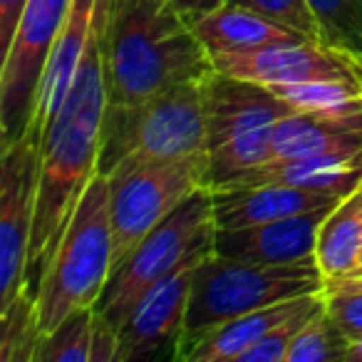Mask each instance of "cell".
<instances>
[{
    "mask_svg": "<svg viewBox=\"0 0 362 362\" xmlns=\"http://www.w3.org/2000/svg\"><path fill=\"white\" fill-rule=\"evenodd\" d=\"M107 112V87L102 70L100 16L87 55L60 112L42 134L40 179L35 221L25 263V288L37 293L75 209L90 181L100 174V141Z\"/></svg>",
    "mask_w": 362,
    "mask_h": 362,
    "instance_id": "cell-1",
    "label": "cell"
},
{
    "mask_svg": "<svg viewBox=\"0 0 362 362\" xmlns=\"http://www.w3.org/2000/svg\"><path fill=\"white\" fill-rule=\"evenodd\" d=\"M107 105H139L214 72L211 52L171 0H97Z\"/></svg>",
    "mask_w": 362,
    "mask_h": 362,
    "instance_id": "cell-2",
    "label": "cell"
},
{
    "mask_svg": "<svg viewBox=\"0 0 362 362\" xmlns=\"http://www.w3.org/2000/svg\"><path fill=\"white\" fill-rule=\"evenodd\" d=\"M206 151L204 80L171 87L139 105L110 107L100 141V174Z\"/></svg>",
    "mask_w": 362,
    "mask_h": 362,
    "instance_id": "cell-3",
    "label": "cell"
},
{
    "mask_svg": "<svg viewBox=\"0 0 362 362\" xmlns=\"http://www.w3.org/2000/svg\"><path fill=\"white\" fill-rule=\"evenodd\" d=\"M112 276L110 179L97 174L37 286L42 335L80 308H95Z\"/></svg>",
    "mask_w": 362,
    "mask_h": 362,
    "instance_id": "cell-4",
    "label": "cell"
},
{
    "mask_svg": "<svg viewBox=\"0 0 362 362\" xmlns=\"http://www.w3.org/2000/svg\"><path fill=\"white\" fill-rule=\"evenodd\" d=\"M209 189L268 164L276 124L293 112L271 87L214 70L204 80Z\"/></svg>",
    "mask_w": 362,
    "mask_h": 362,
    "instance_id": "cell-5",
    "label": "cell"
},
{
    "mask_svg": "<svg viewBox=\"0 0 362 362\" xmlns=\"http://www.w3.org/2000/svg\"><path fill=\"white\" fill-rule=\"evenodd\" d=\"M216 223H214L211 189L194 192L169 218L159 223L144 241L127 256V261L110 276L105 293L95 305V315L119 330L136 303L161 278L197 256L214 253Z\"/></svg>",
    "mask_w": 362,
    "mask_h": 362,
    "instance_id": "cell-6",
    "label": "cell"
},
{
    "mask_svg": "<svg viewBox=\"0 0 362 362\" xmlns=\"http://www.w3.org/2000/svg\"><path fill=\"white\" fill-rule=\"evenodd\" d=\"M322 288L325 276L317 263H251L214 251L197 268L184 335Z\"/></svg>",
    "mask_w": 362,
    "mask_h": 362,
    "instance_id": "cell-7",
    "label": "cell"
},
{
    "mask_svg": "<svg viewBox=\"0 0 362 362\" xmlns=\"http://www.w3.org/2000/svg\"><path fill=\"white\" fill-rule=\"evenodd\" d=\"M110 179L112 273L194 192L209 187V154L146 161Z\"/></svg>",
    "mask_w": 362,
    "mask_h": 362,
    "instance_id": "cell-8",
    "label": "cell"
},
{
    "mask_svg": "<svg viewBox=\"0 0 362 362\" xmlns=\"http://www.w3.org/2000/svg\"><path fill=\"white\" fill-rule=\"evenodd\" d=\"M42 132L30 124L3 146L0 159V308L25 288V263L35 221Z\"/></svg>",
    "mask_w": 362,
    "mask_h": 362,
    "instance_id": "cell-9",
    "label": "cell"
},
{
    "mask_svg": "<svg viewBox=\"0 0 362 362\" xmlns=\"http://www.w3.org/2000/svg\"><path fill=\"white\" fill-rule=\"evenodd\" d=\"M72 0H28L16 40L0 67V129L3 146L30 127L47 57L67 21Z\"/></svg>",
    "mask_w": 362,
    "mask_h": 362,
    "instance_id": "cell-10",
    "label": "cell"
},
{
    "mask_svg": "<svg viewBox=\"0 0 362 362\" xmlns=\"http://www.w3.org/2000/svg\"><path fill=\"white\" fill-rule=\"evenodd\" d=\"M206 256H197L161 278L144 293L134 310L119 325V362H144L179 355V342L187 330V313L192 300L194 278L199 263Z\"/></svg>",
    "mask_w": 362,
    "mask_h": 362,
    "instance_id": "cell-11",
    "label": "cell"
},
{
    "mask_svg": "<svg viewBox=\"0 0 362 362\" xmlns=\"http://www.w3.org/2000/svg\"><path fill=\"white\" fill-rule=\"evenodd\" d=\"M214 70L266 87L313 80H362V60L322 40H296L251 52L211 55Z\"/></svg>",
    "mask_w": 362,
    "mask_h": 362,
    "instance_id": "cell-12",
    "label": "cell"
},
{
    "mask_svg": "<svg viewBox=\"0 0 362 362\" xmlns=\"http://www.w3.org/2000/svg\"><path fill=\"white\" fill-rule=\"evenodd\" d=\"M335 206L278 218L261 226L216 228V253L251 263H315L317 231Z\"/></svg>",
    "mask_w": 362,
    "mask_h": 362,
    "instance_id": "cell-13",
    "label": "cell"
},
{
    "mask_svg": "<svg viewBox=\"0 0 362 362\" xmlns=\"http://www.w3.org/2000/svg\"><path fill=\"white\" fill-rule=\"evenodd\" d=\"M258 184H283V187L345 199L362 187V149L268 161L221 181L214 189L258 187Z\"/></svg>",
    "mask_w": 362,
    "mask_h": 362,
    "instance_id": "cell-14",
    "label": "cell"
},
{
    "mask_svg": "<svg viewBox=\"0 0 362 362\" xmlns=\"http://www.w3.org/2000/svg\"><path fill=\"white\" fill-rule=\"evenodd\" d=\"M322 300L320 293H308V296L288 298V300L273 303V305L258 308V310L243 313L231 320H223L209 330L184 335L179 342V355L176 360L184 362H238V357L256 345L261 337H266L276 325L286 322L296 313L315 305Z\"/></svg>",
    "mask_w": 362,
    "mask_h": 362,
    "instance_id": "cell-15",
    "label": "cell"
},
{
    "mask_svg": "<svg viewBox=\"0 0 362 362\" xmlns=\"http://www.w3.org/2000/svg\"><path fill=\"white\" fill-rule=\"evenodd\" d=\"M97 30V0H72V8L67 13V21L57 35L55 45L47 57L45 72H42L40 87L35 97V112L33 122L45 134L52 119L60 112L62 102L67 100L72 90L80 65L87 55L92 37Z\"/></svg>",
    "mask_w": 362,
    "mask_h": 362,
    "instance_id": "cell-16",
    "label": "cell"
},
{
    "mask_svg": "<svg viewBox=\"0 0 362 362\" xmlns=\"http://www.w3.org/2000/svg\"><path fill=\"white\" fill-rule=\"evenodd\" d=\"M211 202L216 228H246L315 209L337 206L342 199L283 187V184H258V187L211 189Z\"/></svg>",
    "mask_w": 362,
    "mask_h": 362,
    "instance_id": "cell-17",
    "label": "cell"
},
{
    "mask_svg": "<svg viewBox=\"0 0 362 362\" xmlns=\"http://www.w3.org/2000/svg\"><path fill=\"white\" fill-rule=\"evenodd\" d=\"M199 40L206 45L211 55H223V52H251L261 47L283 45V42L305 40L303 35L293 33L291 28L271 21V18L253 13L248 8L223 3L216 11L206 13L194 23Z\"/></svg>",
    "mask_w": 362,
    "mask_h": 362,
    "instance_id": "cell-18",
    "label": "cell"
},
{
    "mask_svg": "<svg viewBox=\"0 0 362 362\" xmlns=\"http://www.w3.org/2000/svg\"><path fill=\"white\" fill-rule=\"evenodd\" d=\"M350 149H362V119H332L313 112H291L276 124L271 161Z\"/></svg>",
    "mask_w": 362,
    "mask_h": 362,
    "instance_id": "cell-19",
    "label": "cell"
},
{
    "mask_svg": "<svg viewBox=\"0 0 362 362\" xmlns=\"http://www.w3.org/2000/svg\"><path fill=\"white\" fill-rule=\"evenodd\" d=\"M362 261V187L345 197L317 231L315 263L325 281L355 271Z\"/></svg>",
    "mask_w": 362,
    "mask_h": 362,
    "instance_id": "cell-20",
    "label": "cell"
},
{
    "mask_svg": "<svg viewBox=\"0 0 362 362\" xmlns=\"http://www.w3.org/2000/svg\"><path fill=\"white\" fill-rule=\"evenodd\" d=\"M271 90L286 100L293 112H313L332 119H362V80H313Z\"/></svg>",
    "mask_w": 362,
    "mask_h": 362,
    "instance_id": "cell-21",
    "label": "cell"
},
{
    "mask_svg": "<svg viewBox=\"0 0 362 362\" xmlns=\"http://www.w3.org/2000/svg\"><path fill=\"white\" fill-rule=\"evenodd\" d=\"M40 340L37 298L23 288L13 303L0 308V362H35Z\"/></svg>",
    "mask_w": 362,
    "mask_h": 362,
    "instance_id": "cell-22",
    "label": "cell"
},
{
    "mask_svg": "<svg viewBox=\"0 0 362 362\" xmlns=\"http://www.w3.org/2000/svg\"><path fill=\"white\" fill-rule=\"evenodd\" d=\"M350 337L327 315L325 305L300 327L293 340L286 362H345Z\"/></svg>",
    "mask_w": 362,
    "mask_h": 362,
    "instance_id": "cell-23",
    "label": "cell"
},
{
    "mask_svg": "<svg viewBox=\"0 0 362 362\" xmlns=\"http://www.w3.org/2000/svg\"><path fill=\"white\" fill-rule=\"evenodd\" d=\"M95 308H80L50 332H45L37 347L35 362H90Z\"/></svg>",
    "mask_w": 362,
    "mask_h": 362,
    "instance_id": "cell-24",
    "label": "cell"
},
{
    "mask_svg": "<svg viewBox=\"0 0 362 362\" xmlns=\"http://www.w3.org/2000/svg\"><path fill=\"white\" fill-rule=\"evenodd\" d=\"M322 30V42L362 60V0H308Z\"/></svg>",
    "mask_w": 362,
    "mask_h": 362,
    "instance_id": "cell-25",
    "label": "cell"
},
{
    "mask_svg": "<svg viewBox=\"0 0 362 362\" xmlns=\"http://www.w3.org/2000/svg\"><path fill=\"white\" fill-rule=\"evenodd\" d=\"M226 3L261 13V16L281 23V25L291 28L293 33L303 35L305 40H322L320 23L308 6V0H226Z\"/></svg>",
    "mask_w": 362,
    "mask_h": 362,
    "instance_id": "cell-26",
    "label": "cell"
},
{
    "mask_svg": "<svg viewBox=\"0 0 362 362\" xmlns=\"http://www.w3.org/2000/svg\"><path fill=\"white\" fill-rule=\"evenodd\" d=\"M322 305H325V298H322L320 303H315V305L296 313V315L288 317L281 325H276L266 337H261L256 345L248 347V350L238 357V362H286V355H288V350H291L296 335L300 332V327L305 325L313 317V313H317Z\"/></svg>",
    "mask_w": 362,
    "mask_h": 362,
    "instance_id": "cell-27",
    "label": "cell"
},
{
    "mask_svg": "<svg viewBox=\"0 0 362 362\" xmlns=\"http://www.w3.org/2000/svg\"><path fill=\"white\" fill-rule=\"evenodd\" d=\"M325 310L342 327L350 342L362 335V291H340V288H322Z\"/></svg>",
    "mask_w": 362,
    "mask_h": 362,
    "instance_id": "cell-28",
    "label": "cell"
},
{
    "mask_svg": "<svg viewBox=\"0 0 362 362\" xmlns=\"http://www.w3.org/2000/svg\"><path fill=\"white\" fill-rule=\"evenodd\" d=\"M90 362H119V332L95 315Z\"/></svg>",
    "mask_w": 362,
    "mask_h": 362,
    "instance_id": "cell-29",
    "label": "cell"
},
{
    "mask_svg": "<svg viewBox=\"0 0 362 362\" xmlns=\"http://www.w3.org/2000/svg\"><path fill=\"white\" fill-rule=\"evenodd\" d=\"M25 6L28 0H0V50H3V57L11 50L13 40H16Z\"/></svg>",
    "mask_w": 362,
    "mask_h": 362,
    "instance_id": "cell-30",
    "label": "cell"
},
{
    "mask_svg": "<svg viewBox=\"0 0 362 362\" xmlns=\"http://www.w3.org/2000/svg\"><path fill=\"white\" fill-rule=\"evenodd\" d=\"M223 3H226V0H171V6L181 13V18H184L189 25H194L199 18L216 11V8L223 6Z\"/></svg>",
    "mask_w": 362,
    "mask_h": 362,
    "instance_id": "cell-31",
    "label": "cell"
},
{
    "mask_svg": "<svg viewBox=\"0 0 362 362\" xmlns=\"http://www.w3.org/2000/svg\"><path fill=\"white\" fill-rule=\"evenodd\" d=\"M325 288H340V291H362V271H350L325 281Z\"/></svg>",
    "mask_w": 362,
    "mask_h": 362,
    "instance_id": "cell-32",
    "label": "cell"
},
{
    "mask_svg": "<svg viewBox=\"0 0 362 362\" xmlns=\"http://www.w3.org/2000/svg\"><path fill=\"white\" fill-rule=\"evenodd\" d=\"M345 362H362V335L350 342V350H347Z\"/></svg>",
    "mask_w": 362,
    "mask_h": 362,
    "instance_id": "cell-33",
    "label": "cell"
},
{
    "mask_svg": "<svg viewBox=\"0 0 362 362\" xmlns=\"http://www.w3.org/2000/svg\"><path fill=\"white\" fill-rule=\"evenodd\" d=\"M355 271H362V261H360V266H357V268H355Z\"/></svg>",
    "mask_w": 362,
    "mask_h": 362,
    "instance_id": "cell-34",
    "label": "cell"
}]
</instances>
